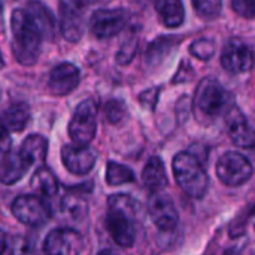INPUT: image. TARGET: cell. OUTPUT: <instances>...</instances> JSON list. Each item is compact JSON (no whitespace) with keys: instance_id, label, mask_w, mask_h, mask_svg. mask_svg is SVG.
Instances as JSON below:
<instances>
[{"instance_id":"cell-31","label":"cell","mask_w":255,"mask_h":255,"mask_svg":"<svg viewBox=\"0 0 255 255\" xmlns=\"http://www.w3.org/2000/svg\"><path fill=\"white\" fill-rule=\"evenodd\" d=\"M232 7H233V9H235V12H238L241 16H245V18H254L255 6L253 1L235 0V1L232 3Z\"/></svg>"},{"instance_id":"cell-17","label":"cell","mask_w":255,"mask_h":255,"mask_svg":"<svg viewBox=\"0 0 255 255\" xmlns=\"http://www.w3.org/2000/svg\"><path fill=\"white\" fill-rule=\"evenodd\" d=\"M143 185L152 193L158 194L167 187V173L164 169V163L160 157H151L142 172Z\"/></svg>"},{"instance_id":"cell-16","label":"cell","mask_w":255,"mask_h":255,"mask_svg":"<svg viewBox=\"0 0 255 255\" xmlns=\"http://www.w3.org/2000/svg\"><path fill=\"white\" fill-rule=\"evenodd\" d=\"M27 170H28V164L22 160L19 152L9 151L3 154L0 160V182L4 185H12L19 179H22Z\"/></svg>"},{"instance_id":"cell-2","label":"cell","mask_w":255,"mask_h":255,"mask_svg":"<svg viewBox=\"0 0 255 255\" xmlns=\"http://www.w3.org/2000/svg\"><path fill=\"white\" fill-rule=\"evenodd\" d=\"M12 52L18 63L31 66L37 61L42 45V34L24 9H15L10 16Z\"/></svg>"},{"instance_id":"cell-35","label":"cell","mask_w":255,"mask_h":255,"mask_svg":"<svg viewBox=\"0 0 255 255\" xmlns=\"http://www.w3.org/2000/svg\"><path fill=\"white\" fill-rule=\"evenodd\" d=\"M97 255H117V254H114L112 251H102V253H99Z\"/></svg>"},{"instance_id":"cell-29","label":"cell","mask_w":255,"mask_h":255,"mask_svg":"<svg viewBox=\"0 0 255 255\" xmlns=\"http://www.w3.org/2000/svg\"><path fill=\"white\" fill-rule=\"evenodd\" d=\"M105 115H106V120L112 124H117L120 123L124 115H126V105L123 100H118V99H114V100H109L106 103V108H105Z\"/></svg>"},{"instance_id":"cell-27","label":"cell","mask_w":255,"mask_h":255,"mask_svg":"<svg viewBox=\"0 0 255 255\" xmlns=\"http://www.w3.org/2000/svg\"><path fill=\"white\" fill-rule=\"evenodd\" d=\"M193 6L203 19H215L220 16L223 9V3L217 0H197L193 3Z\"/></svg>"},{"instance_id":"cell-20","label":"cell","mask_w":255,"mask_h":255,"mask_svg":"<svg viewBox=\"0 0 255 255\" xmlns=\"http://www.w3.org/2000/svg\"><path fill=\"white\" fill-rule=\"evenodd\" d=\"M28 16L31 18V21L34 22V25L37 27V30L42 34V39H51L54 36V27H55V21L54 16L51 13V10L39 1H31L27 4V10Z\"/></svg>"},{"instance_id":"cell-1","label":"cell","mask_w":255,"mask_h":255,"mask_svg":"<svg viewBox=\"0 0 255 255\" xmlns=\"http://www.w3.org/2000/svg\"><path fill=\"white\" fill-rule=\"evenodd\" d=\"M136 202L127 194H114L108 199L106 229L123 248H131L136 241Z\"/></svg>"},{"instance_id":"cell-13","label":"cell","mask_w":255,"mask_h":255,"mask_svg":"<svg viewBox=\"0 0 255 255\" xmlns=\"http://www.w3.org/2000/svg\"><path fill=\"white\" fill-rule=\"evenodd\" d=\"M81 81V72L79 69L72 63H61L55 66L48 79L49 91L57 97H66L69 96Z\"/></svg>"},{"instance_id":"cell-19","label":"cell","mask_w":255,"mask_h":255,"mask_svg":"<svg viewBox=\"0 0 255 255\" xmlns=\"http://www.w3.org/2000/svg\"><path fill=\"white\" fill-rule=\"evenodd\" d=\"M30 121V109L25 103H13L10 105L3 114H1V121L0 124L7 130V131H15L21 133L27 127Z\"/></svg>"},{"instance_id":"cell-7","label":"cell","mask_w":255,"mask_h":255,"mask_svg":"<svg viewBox=\"0 0 255 255\" xmlns=\"http://www.w3.org/2000/svg\"><path fill=\"white\" fill-rule=\"evenodd\" d=\"M12 214L19 223L30 227H40L51 218L49 206L40 197L33 194L16 197L12 203Z\"/></svg>"},{"instance_id":"cell-9","label":"cell","mask_w":255,"mask_h":255,"mask_svg":"<svg viewBox=\"0 0 255 255\" xmlns=\"http://www.w3.org/2000/svg\"><path fill=\"white\" fill-rule=\"evenodd\" d=\"M82 250V236L67 227L52 230L43 242V253L46 255H81Z\"/></svg>"},{"instance_id":"cell-30","label":"cell","mask_w":255,"mask_h":255,"mask_svg":"<svg viewBox=\"0 0 255 255\" xmlns=\"http://www.w3.org/2000/svg\"><path fill=\"white\" fill-rule=\"evenodd\" d=\"M158 93H160V88L158 87H154V88H149L143 93H140L139 96V102L140 105L145 108V109H149V111H154L157 102H158Z\"/></svg>"},{"instance_id":"cell-21","label":"cell","mask_w":255,"mask_h":255,"mask_svg":"<svg viewBox=\"0 0 255 255\" xmlns=\"http://www.w3.org/2000/svg\"><path fill=\"white\" fill-rule=\"evenodd\" d=\"M88 212V205L85 199L76 193V191H69L66 196H63L60 202V215L72 223L81 221Z\"/></svg>"},{"instance_id":"cell-15","label":"cell","mask_w":255,"mask_h":255,"mask_svg":"<svg viewBox=\"0 0 255 255\" xmlns=\"http://www.w3.org/2000/svg\"><path fill=\"white\" fill-rule=\"evenodd\" d=\"M229 134L232 140L242 148H253L254 145V131L247 120V117L233 108L229 112Z\"/></svg>"},{"instance_id":"cell-28","label":"cell","mask_w":255,"mask_h":255,"mask_svg":"<svg viewBox=\"0 0 255 255\" xmlns=\"http://www.w3.org/2000/svg\"><path fill=\"white\" fill-rule=\"evenodd\" d=\"M137 49H139V39L136 36H133L128 40H126L123 43V46L120 48V51L117 54V63L121 66L128 64L137 54Z\"/></svg>"},{"instance_id":"cell-8","label":"cell","mask_w":255,"mask_h":255,"mask_svg":"<svg viewBox=\"0 0 255 255\" xmlns=\"http://www.w3.org/2000/svg\"><path fill=\"white\" fill-rule=\"evenodd\" d=\"M127 24V10L99 9L90 19V31L97 39H111L123 31Z\"/></svg>"},{"instance_id":"cell-3","label":"cell","mask_w":255,"mask_h":255,"mask_svg":"<svg viewBox=\"0 0 255 255\" xmlns=\"http://www.w3.org/2000/svg\"><path fill=\"white\" fill-rule=\"evenodd\" d=\"M232 94L214 78H205L194 96V112L208 120L227 115L232 111Z\"/></svg>"},{"instance_id":"cell-32","label":"cell","mask_w":255,"mask_h":255,"mask_svg":"<svg viewBox=\"0 0 255 255\" xmlns=\"http://www.w3.org/2000/svg\"><path fill=\"white\" fill-rule=\"evenodd\" d=\"M10 146H12V139H10V134L9 131L0 124V154H6L10 151Z\"/></svg>"},{"instance_id":"cell-22","label":"cell","mask_w":255,"mask_h":255,"mask_svg":"<svg viewBox=\"0 0 255 255\" xmlns=\"http://www.w3.org/2000/svg\"><path fill=\"white\" fill-rule=\"evenodd\" d=\"M155 9L158 12L161 22L166 27H179L185 19L184 4L178 0H160L155 3Z\"/></svg>"},{"instance_id":"cell-14","label":"cell","mask_w":255,"mask_h":255,"mask_svg":"<svg viewBox=\"0 0 255 255\" xmlns=\"http://www.w3.org/2000/svg\"><path fill=\"white\" fill-rule=\"evenodd\" d=\"M61 160L70 173L76 176H84L93 170L97 158L90 146H76L73 143H69L64 145L61 149Z\"/></svg>"},{"instance_id":"cell-18","label":"cell","mask_w":255,"mask_h":255,"mask_svg":"<svg viewBox=\"0 0 255 255\" xmlns=\"http://www.w3.org/2000/svg\"><path fill=\"white\" fill-rule=\"evenodd\" d=\"M48 154V139L42 134H30L21 145L19 155L30 166H42Z\"/></svg>"},{"instance_id":"cell-12","label":"cell","mask_w":255,"mask_h":255,"mask_svg":"<svg viewBox=\"0 0 255 255\" xmlns=\"http://www.w3.org/2000/svg\"><path fill=\"white\" fill-rule=\"evenodd\" d=\"M221 64L230 73H245L253 69V49L239 39H232L223 49Z\"/></svg>"},{"instance_id":"cell-25","label":"cell","mask_w":255,"mask_h":255,"mask_svg":"<svg viewBox=\"0 0 255 255\" xmlns=\"http://www.w3.org/2000/svg\"><path fill=\"white\" fill-rule=\"evenodd\" d=\"M136 181L133 170L127 166H123L117 161H109L106 166V182L112 187L131 184Z\"/></svg>"},{"instance_id":"cell-24","label":"cell","mask_w":255,"mask_h":255,"mask_svg":"<svg viewBox=\"0 0 255 255\" xmlns=\"http://www.w3.org/2000/svg\"><path fill=\"white\" fill-rule=\"evenodd\" d=\"M176 45V40L170 36H161L154 39L146 49V64L149 67H157L160 66V63H163L167 55L173 51Z\"/></svg>"},{"instance_id":"cell-10","label":"cell","mask_w":255,"mask_h":255,"mask_svg":"<svg viewBox=\"0 0 255 255\" xmlns=\"http://www.w3.org/2000/svg\"><path fill=\"white\" fill-rule=\"evenodd\" d=\"M148 214L161 232H172L179 223V214L173 200L161 193L152 194L148 200Z\"/></svg>"},{"instance_id":"cell-33","label":"cell","mask_w":255,"mask_h":255,"mask_svg":"<svg viewBox=\"0 0 255 255\" xmlns=\"http://www.w3.org/2000/svg\"><path fill=\"white\" fill-rule=\"evenodd\" d=\"M244 248H245V244L244 242H238V244H232L229 247L221 248L220 251H217L214 255H242Z\"/></svg>"},{"instance_id":"cell-26","label":"cell","mask_w":255,"mask_h":255,"mask_svg":"<svg viewBox=\"0 0 255 255\" xmlns=\"http://www.w3.org/2000/svg\"><path fill=\"white\" fill-rule=\"evenodd\" d=\"M190 52L202 61H209L215 55V43L211 39H197L191 43Z\"/></svg>"},{"instance_id":"cell-23","label":"cell","mask_w":255,"mask_h":255,"mask_svg":"<svg viewBox=\"0 0 255 255\" xmlns=\"http://www.w3.org/2000/svg\"><path fill=\"white\" fill-rule=\"evenodd\" d=\"M31 188L37 197H52L58 191V181L48 167L40 166L31 176Z\"/></svg>"},{"instance_id":"cell-11","label":"cell","mask_w":255,"mask_h":255,"mask_svg":"<svg viewBox=\"0 0 255 255\" xmlns=\"http://www.w3.org/2000/svg\"><path fill=\"white\" fill-rule=\"evenodd\" d=\"M84 6L82 1H61L60 3V27L63 37L67 42H78L84 34Z\"/></svg>"},{"instance_id":"cell-36","label":"cell","mask_w":255,"mask_h":255,"mask_svg":"<svg viewBox=\"0 0 255 255\" xmlns=\"http://www.w3.org/2000/svg\"><path fill=\"white\" fill-rule=\"evenodd\" d=\"M3 67V58H1V54H0V69Z\"/></svg>"},{"instance_id":"cell-4","label":"cell","mask_w":255,"mask_h":255,"mask_svg":"<svg viewBox=\"0 0 255 255\" xmlns=\"http://www.w3.org/2000/svg\"><path fill=\"white\" fill-rule=\"evenodd\" d=\"M173 175L181 190L191 199L205 197L209 187V176L202 163L190 152H179L173 158Z\"/></svg>"},{"instance_id":"cell-5","label":"cell","mask_w":255,"mask_h":255,"mask_svg":"<svg viewBox=\"0 0 255 255\" xmlns=\"http://www.w3.org/2000/svg\"><path fill=\"white\" fill-rule=\"evenodd\" d=\"M99 108L93 100L81 102L69 123V136L76 146H88L96 137Z\"/></svg>"},{"instance_id":"cell-34","label":"cell","mask_w":255,"mask_h":255,"mask_svg":"<svg viewBox=\"0 0 255 255\" xmlns=\"http://www.w3.org/2000/svg\"><path fill=\"white\" fill-rule=\"evenodd\" d=\"M4 248H6V235L3 230H0V255H3Z\"/></svg>"},{"instance_id":"cell-6","label":"cell","mask_w":255,"mask_h":255,"mask_svg":"<svg viewBox=\"0 0 255 255\" xmlns=\"http://www.w3.org/2000/svg\"><path fill=\"white\" fill-rule=\"evenodd\" d=\"M251 161L239 152H226L217 163V176L227 187H241L253 176Z\"/></svg>"}]
</instances>
